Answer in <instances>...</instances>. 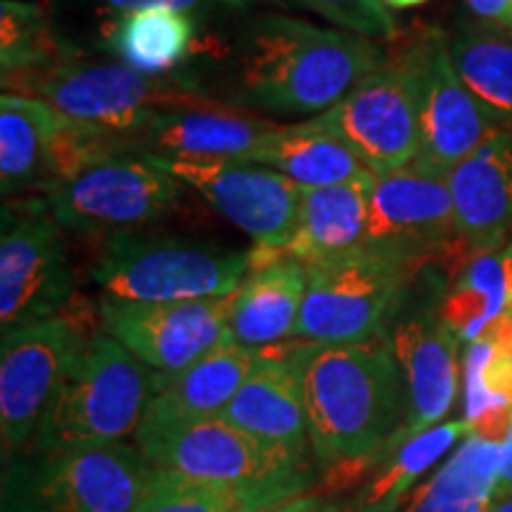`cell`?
Instances as JSON below:
<instances>
[{"label": "cell", "mask_w": 512, "mask_h": 512, "mask_svg": "<svg viewBox=\"0 0 512 512\" xmlns=\"http://www.w3.org/2000/svg\"><path fill=\"white\" fill-rule=\"evenodd\" d=\"M375 181L373 171L363 169L349 181L302 188L299 226L285 252L304 264L358 252L366 235Z\"/></svg>", "instance_id": "obj_23"}, {"label": "cell", "mask_w": 512, "mask_h": 512, "mask_svg": "<svg viewBox=\"0 0 512 512\" xmlns=\"http://www.w3.org/2000/svg\"><path fill=\"white\" fill-rule=\"evenodd\" d=\"M235 294L164 304H131L102 297V332L143 366L169 375L188 368L228 337Z\"/></svg>", "instance_id": "obj_16"}, {"label": "cell", "mask_w": 512, "mask_h": 512, "mask_svg": "<svg viewBox=\"0 0 512 512\" xmlns=\"http://www.w3.org/2000/svg\"><path fill=\"white\" fill-rule=\"evenodd\" d=\"M155 373L107 332L79 351L24 453H74L121 444L136 434L152 399Z\"/></svg>", "instance_id": "obj_4"}, {"label": "cell", "mask_w": 512, "mask_h": 512, "mask_svg": "<svg viewBox=\"0 0 512 512\" xmlns=\"http://www.w3.org/2000/svg\"><path fill=\"white\" fill-rule=\"evenodd\" d=\"M302 380L311 453L320 465L384 463L408 418L401 366L387 337L290 349Z\"/></svg>", "instance_id": "obj_2"}, {"label": "cell", "mask_w": 512, "mask_h": 512, "mask_svg": "<svg viewBox=\"0 0 512 512\" xmlns=\"http://www.w3.org/2000/svg\"><path fill=\"white\" fill-rule=\"evenodd\" d=\"M458 240L446 176L408 164L377 176L361 249L422 268Z\"/></svg>", "instance_id": "obj_15"}, {"label": "cell", "mask_w": 512, "mask_h": 512, "mask_svg": "<svg viewBox=\"0 0 512 512\" xmlns=\"http://www.w3.org/2000/svg\"><path fill=\"white\" fill-rule=\"evenodd\" d=\"M501 475V441L472 432L399 512H491Z\"/></svg>", "instance_id": "obj_26"}, {"label": "cell", "mask_w": 512, "mask_h": 512, "mask_svg": "<svg viewBox=\"0 0 512 512\" xmlns=\"http://www.w3.org/2000/svg\"><path fill=\"white\" fill-rule=\"evenodd\" d=\"M382 3L387 5L389 10H408V8H415V5L427 3V0H382Z\"/></svg>", "instance_id": "obj_41"}, {"label": "cell", "mask_w": 512, "mask_h": 512, "mask_svg": "<svg viewBox=\"0 0 512 512\" xmlns=\"http://www.w3.org/2000/svg\"><path fill=\"white\" fill-rule=\"evenodd\" d=\"M152 157V155H150ZM178 183L207 200L261 249H285L297 233L302 185L268 166L235 159H162Z\"/></svg>", "instance_id": "obj_14"}, {"label": "cell", "mask_w": 512, "mask_h": 512, "mask_svg": "<svg viewBox=\"0 0 512 512\" xmlns=\"http://www.w3.org/2000/svg\"><path fill=\"white\" fill-rule=\"evenodd\" d=\"M491 512H512V498H508V501H501V503H494Z\"/></svg>", "instance_id": "obj_42"}, {"label": "cell", "mask_w": 512, "mask_h": 512, "mask_svg": "<svg viewBox=\"0 0 512 512\" xmlns=\"http://www.w3.org/2000/svg\"><path fill=\"white\" fill-rule=\"evenodd\" d=\"M290 349L280 354H275L273 347L261 349L259 366L233 396L221 418L266 444L306 458L311 451L309 420L302 380L290 358Z\"/></svg>", "instance_id": "obj_20"}, {"label": "cell", "mask_w": 512, "mask_h": 512, "mask_svg": "<svg viewBox=\"0 0 512 512\" xmlns=\"http://www.w3.org/2000/svg\"><path fill=\"white\" fill-rule=\"evenodd\" d=\"M235 162L268 166L302 188H325L349 181L366 169L344 140L320 128L313 119L297 126L280 124Z\"/></svg>", "instance_id": "obj_25"}, {"label": "cell", "mask_w": 512, "mask_h": 512, "mask_svg": "<svg viewBox=\"0 0 512 512\" xmlns=\"http://www.w3.org/2000/svg\"><path fill=\"white\" fill-rule=\"evenodd\" d=\"M93 335H86L74 311L3 332L0 434L5 458L19 456L34 444L64 377Z\"/></svg>", "instance_id": "obj_12"}, {"label": "cell", "mask_w": 512, "mask_h": 512, "mask_svg": "<svg viewBox=\"0 0 512 512\" xmlns=\"http://www.w3.org/2000/svg\"><path fill=\"white\" fill-rule=\"evenodd\" d=\"M512 498V413L501 439V475H498L496 503Z\"/></svg>", "instance_id": "obj_37"}, {"label": "cell", "mask_w": 512, "mask_h": 512, "mask_svg": "<svg viewBox=\"0 0 512 512\" xmlns=\"http://www.w3.org/2000/svg\"><path fill=\"white\" fill-rule=\"evenodd\" d=\"M100 12H107L110 19L126 15V12L150 10V8H166L188 12V15H200V12H221V10H247L259 0H86ZM107 19V22H110Z\"/></svg>", "instance_id": "obj_35"}, {"label": "cell", "mask_w": 512, "mask_h": 512, "mask_svg": "<svg viewBox=\"0 0 512 512\" xmlns=\"http://www.w3.org/2000/svg\"><path fill=\"white\" fill-rule=\"evenodd\" d=\"M458 240L470 254L498 252L512 238V133L496 128L446 176Z\"/></svg>", "instance_id": "obj_18"}, {"label": "cell", "mask_w": 512, "mask_h": 512, "mask_svg": "<svg viewBox=\"0 0 512 512\" xmlns=\"http://www.w3.org/2000/svg\"><path fill=\"white\" fill-rule=\"evenodd\" d=\"M261 512H337L335 505H330L325 498L313 496V494H299L285 501L273 503Z\"/></svg>", "instance_id": "obj_38"}, {"label": "cell", "mask_w": 512, "mask_h": 512, "mask_svg": "<svg viewBox=\"0 0 512 512\" xmlns=\"http://www.w3.org/2000/svg\"><path fill=\"white\" fill-rule=\"evenodd\" d=\"M299 3L342 31L370 41H387L396 34L392 12L382 0H299Z\"/></svg>", "instance_id": "obj_34"}, {"label": "cell", "mask_w": 512, "mask_h": 512, "mask_svg": "<svg viewBox=\"0 0 512 512\" xmlns=\"http://www.w3.org/2000/svg\"><path fill=\"white\" fill-rule=\"evenodd\" d=\"M62 226L43 197L3 204L0 325L3 332L62 316L74 299V273Z\"/></svg>", "instance_id": "obj_11"}, {"label": "cell", "mask_w": 512, "mask_h": 512, "mask_svg": "<svg viewBox=\"0 0 512 512\" xmlns=\"http://www.w3.org/2000/svg\"><path fill=\"white\" fill-rule=\"evenodd\" d=\"M136 446L159 470L204 479L278 498L304 494L311 484L309 460L252 437L226 418L140 422Z\"/></svg>", "instance_id": "obj_6"}, {"label": "cell", "mask_w": 512, "mask_h": 512, "mask_svg": "<svg viewBox=\"0 0 512 512\" xmlns=\"http://www.w3.org/2000/svg\"><path fill=\"white\" fill-rule=\"evenodd\" d=\"M102 48L140 74L166 76L188 57L195 19L188 12L150 8L126 12L102 24Z\"/></svg>", "instance_id": "obj_27"}, {"label": "cell", "mask_w": 512, "mask_h": 512, "mask_svg": "<svg viewBox=\"0 0 512 512\" xmlns=\"http://www.w3.org/2000/svg\"><path fill=\"white\" fill-rule=\"evenodd\" d=\"M475 432V422L460 418L448 420L432 430L408 439L406 444L384 460L380 472L370 479L366 491L361 494L358 505H382L396 503L401 505L413 484L425 475L430 467L446 456L453 446L470 437Z\"/></svg>", "instance_id": "obj_33"}, {"label": "cell", "mask_w": 512, "mask_h": 512, "mask_svg": "<svg viewBox=\"0 0 512 512\" xmlns=\"http://www.w3.org/2000/svg\"><path fill=\"white\" fill-rule=\"evenodd\" d=\"M259 361L261 351L242 347L228 335L188 368L169 375L155 373L152 399L140 422L219 418Z\"/></svg>", "instance_id": "obj_21"}, {"label": "cell", "mask_w": 512, "mask_h": 512, "mask_svg": "<svg viewBox=\"0 0 512 512\" xmlns=\"http://www.w3.org/2000/svg\"><path fill=\"white\" fill-rule=\"evenodd\" d=\"M306 264L283 249L252 252V268L235 292L228 335L247 349H268L294 337L306 297Z\"/></svg>", "instance_id": "obj_19"}, {"label": "cell", "mask_w": 512, "mask_h": 512, "mask_svg": "<svg viewBox=\"0 0 512 512\" xmlns=\"http://www.w3.org/2000/svg\"><path fill=\"white\" fill-rule=\"evenodd\" d=\"M448 53L467 91L498 128L512 133V34L467 27L448 43Z\"/></svg>", "instance_id": "obj_29"}, {"label": "cell", "mask_w": 512, "mask_h": 512, "mask_svg": "<svg viewBox=\"0 0 512 512\" xmlns=\"http://www.w3.org/2000/svg\"><path fill=\"white\" fill-rule=\"evenodd\" d=\"M422 57L425 41L382 60L332 110L313 117L375 176L406 169L420 152Z\"/></svg>", "instance_id": "obj_8"}, {"label": "cell", "mask_w": 512, "mask_h": 512, "mask_svg": "<svg viewBox=\"0 0 512 512\" xmlns=\"http://www.w3.org/2000/svg\"><path fill=\"white\" fill-rule=\"evenodd\" d=\"M138 446L5 458L0 512H133L150 475Z\"/></svg>", "instance_id": "obj_7"}, {"label": "cell", "mask_w": 512, "mask_h": 512, "mask_svg": "<svg viewBox=\"0 0 512 512\" xmlns=\"http://www.w3.org/2000/svg\"><path fill=\"white\" fill-rule=\"evenodd\" d=\"M5 93L48 102L64 121L112 140L131 152V140L157 114L185 110H235L181 76H150L121 62H76L74 57L36 74L3 79Z\"/></svg>", "instance_id": "obj_3"}, {"label": "cell", "mask_w": 512, "mask_h": 512, "mask_svg": "<svg viewBox=\"0 0 512 512\" xmlns=\"http://www.w3.org/2000/svg\"><path fill=\"white\" fill-rule=\"evenodd\" d=\"M280 501L285 498L152 467L133 512H261Z\"/></svg>", "instance_id": "obj_31"}, {"label": "cell", "mask_w": 512, "mask_h": 512, "mask_svg": "<svg viewBox=\"0 0 512 512\" xmlns=\"http://www.w3.org/2000/svg\"><path fill=\"white\" fill-rule=\"evenodd\" d=\"M503 266H505V278H508V297H510L508 313L512 316V238L503 249Z\"/></svg>", "instance_id": "obj_39"}, {"label": "cell", "mask_w": 512, "mask_h": 512, "mask_svg": "<svg viewBox=\"0 0 512 512\" xmlns=\"http://www.w3.org/2000/svg\"><path fill=\"white\" fill-rule=\"evenodd\" d=\"M401 505L396 503H382V505H356L354 510L349 512H399Z\"/></svg>", "instance_id": "obj_40"}, {"label": "cell", "mask_w": 512, "mask_h": 512, "mask_svg": "<svg viewBox=\"0 0 512 512\" xmlns=\"http://www.w3.org/2000/svg\"><path fill=\"white\" fill-rule=\"evenodd\" d=\"M508 278L503 252L470 254L441 302V316L460 342H477L508 313Z\"/></svg>", "instance_id": "obj_30"}, {"label": "cell", "mask_w": 512, "mask_h": 512, "mask_svg": "<svg viewBox=\"0 0 512 512\" xmlns=\"http://www.w3.org/2000/svg\"><path fill=\"white\" fill-rule=\"evenodd\" d=\"M418 283V299H411L408 287L387 337L401 366L408 394V418L394 441L392 453L408 439L441 425L458 394L460 339L441 316V302L448 287L437 275H425L422 268Z\"/></svg>", "instance_id": "obj_13"}, {"label": "cell", "mask_w": 512, "mask_h": 512, "mask_svg": "<svg viewBox=\"0 0 512 512\" xmlns=\"http://www.w3.org/2000/svg\"><path fill=\"white\" fill-rule=\"evenodd\" d=\"M67 41L50 24L48 10L29 0L0 3V62L3 79L36 74L67 60Z\"/></svg>", "instance_id": "obj_32"}, {"label": "cell", "mask_w": 512, "mask_h": 512, "mask_svg": "<svg viewBox=\"0 0 512 512\" xmlns=\"http://www.w3.org/2000/svg\"><path fill=\"white\" fill-rule=\"evenodd\" d=\"M249 268V249L133 230L107 238L93 280L114 302H192L235 294Z\"/></svg>", "instance_id": "obj_5"}, {"label": "cell", "mask_w": 512, "mask_h": 512, "mask_svg": "<svg viewBox=\"0 0 512 512\" xmlns=\"http://www.w3.org/2000/svg\"><path fill=\"white\" fill-rule=\"evenodd\" d=\"M384 60L370 38L264 12L242 27L228 105L256 117H320Z\"/></svg>", "instance_id": "obj_1"}, {"label": "cell", "mask_w": 512, "mask_h": 512, "mask_svg": "<svg viewBox=\"0 0 512 512\" xmlns=\"http://www.w3.org/2000/svg\"><path fill=\"white\" fill-rule=\"evenodd\" d=\"M494 119L467 91L441 38H425L420 91V152L413 164L448 176L491 133Z\"/></svg>", "instance_id": "obj_17"}, {"label": "cell", "mask_w": 512, "mask_h": 512, "mask_svg": "<svg viewBox=\"0 0 512 512\" xmlns=\"http://www.w3.org/2000/svg\"><path fill=\"white\" fill-rule=\"evenodd\" d=\"M278 126L240 110L164 112L131 140V152L162 159H240Z\"/></svg>", "instance_id": "obj_22"}, {"label": "cell", "mask_w": 512, "mask_h": 512, "mask_svg": "<svg viewBox=\"0 0 512 512\" xmlns=\"http://www.w3.org/2000/svg\"><path fill=\"white\" fill-rule=\"evenodd\" d=\"M512 413V316L505 313L465 351V418L498 439ZM501 441V439H498Z\"/></svg>", "instance_id": "obj_28"}, {"label": "cell", "mask_w": 512, "mask_h": 512, "mask_svg": "<svg viewBox=\"0 0 512 512\" xmlns=\"http://www.w3.org/2000/svg\"><path fill=\"white\" fill-rule=\"evenodd\" d=\"M183 188L155 157L119 152L83 164L43 200L64 230L110 238L162 219L181 202Z\"/></svg>", "instance_id": "obj_10"}, {"label": "cell", "mask_w": 512, "mask_h": 512, "mask_svg": "<svg viewBox=\"0 0 512 512\" xmlns=\"http://www.w3.org/2000/svg\"><path fill=\"white\" fill-rule=\"evenodd\" d=\"M418 271L363 249L306 264L309 283L294 337L316 344L384 337Z\"/></svg>", "instance_id": "obj_9"}, {"label": "cell", "mask_w": 512, "mask_h": 512, "mask_svg": "<svg viewBox=\"0 0 512 512\" xmlns=\"http://www.w3.org/2000/svg\"><path fill=\"white\" fill-rule=\"evenodd\" d=\"M467 5L486 22L512 31V0H467Z\"/></svg>", "instance_id": "obj_36"}, {"label": "cell", "mask_w": 512, "mask_h": 512, "mask_svg": "<svg viewBox=\"0 0 512 512\" xmlns=\"http://www.w3.org/2000/svg\"><path fill=\"white\" fill-rule=\"evenodd\" d=\"M62 117L48 102L3 93L0 98V190L5 200L19 192H46L50 162Z\"/></svg>", "instance_id": "obj_24"}]
</instances>
